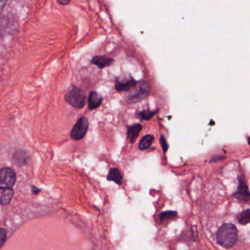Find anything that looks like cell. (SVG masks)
<instances>
[{"label":"cell","instance_id":"obj_13","mask_svg":"<svg viewBox=\"0 0 250 250\" xmlns=\"http://www.w3.org/2000/svg\"><path fill=\"white\" fill-rule=\"evenodd\" d=\"M28 154L24 150H19L14 153V161L17 165H23L27 162Z\"/></svg>","mask_w":250,"mask_h":250},{"label":"cell","instance_id":"obj_3","mask_svg":"<svg viewBox=\"0 0 250 250\" xmlns=\"http://www.w3.org/2000/svg\"><path fill=\"white\" fill-rule=\"evenodd\" d=\"M65 100L68 104L75 109H82L86 103V95L84 90L76 86H71V88L65 94Z\"/></svg>","mask_w":250,"mask_h":250},{"label":"cell","instance_id":"obj_6","mask_svg":"<svg viewBox=\"0 0 250 250\" xmlns=\"http://www.w3.org/2000/svg\"><path fill=\"white\" fill-rule=\"evenodd\" d=\"M137 84V82L131 75L125 78L121 79L117 77L115 80V89L118 92H128Z\"/></svg>","mask_w":250,"mask_h":250},{"label":"cell","instance_id":"obj_15","mask_svg":"<svg viewBox=\"0 0 250 250\" xmlns=\"http://www.w3.org/2000/svg\"><path fill=\"white\" fill-rule=\"evenodd\" d=\"M238 221L241 225H247L250 223V210L249 209L244 210L240 213Z\"/></svg>","mask_w":250,"mask_h":250},{"label":"cell","instance_id":"obj_21","mask_svg":"<svg viewBox=\"0 0 250 250\" xmlns=\"http://www.w3.org/2000/svg\"><path fill=\"white\" fill-rule=\"evenodd\" d=\"M0 3H1V10H3V8H4V4H6V2H5V1H3V0H2V1H1V2H0Z\"/></svg>","mask_w":250,"mask_h":250},{"label":"cell","instance_id":"obj_18","mask_svg":"<svg viewBox=\"0 0 250 250\" xmlns=\"http://www.w3.org/2000/svg\"><path fill=\"white\" fill-rule=\"evenodd\" d=\"M0 237H1V245H3L5 244V241L7 238V232L5 229L2 228L1 229V232H0Z\"/></svg>","mask_w":250,"mask_h":250},{"label":"cell","instance_id":"obj_10","mask_svg":"<svg viewBox=\"0 0 250 250\" xmlns=\"http://www.w3.org/2000/svg\"><path fill=\"white\" fill-rule=\"evenodd\" d=\"M143 126L140 124H134V125L128 126L127 130V135H128V140L131 143H134L138 137L140 131H142Z\"/></svg>","mask_w":250,"mask_h":250},{"label":"cell","instance_id":"obj_20","mask_svg":"<svg viewBox=\"0 0 250 250\" xmlns=\"http://www.w3.org/2000/svg\"><path fill=\"white\" fill-rule=\"evenodd\" d=\"M58 2L60 5H66L70 3V1H61V0H60V1H58Z\"/></svg>","mask_w":250,"mask_h":250},{"label":"cell","instance_id":"obj_9","mask_svg":"<svg viewBox=\"0 0 250 250\" xmlns=\"http://www.w3.org/2000/svg\"><path fill=\"white\" fill-rule=\"evenodd\" d=\"M236 198L239 199L244 202H250V193L249 192L248 188L246 186L244 181H241L239 187H238V191L235 194Z\"/></svg>","mask_w":250,"mask_h":250},{"label":"cell","instance_id":"obj_12","mask_svg":"<svg viewBox=\"0 0 250 250\" xmlns=\"http://www.w3.org/2000/svg\"><path fill=\"white\" fill-rule=\"evenodd\" d=\"M107 180L109 181H114L118 185L122 184L123 175L120 172L119 169L117 168H112L109 170L107 175Z\"/></svg>","mask_w":250,"mask_h":250},{"label":"cell","instance_id":"obj_1","mask_svg":"<svg viewBox=\"0 0 250 250\" xmlns=\"http://www.w3.org/2000/svg\"><path fill=\"white\" fill-rule=\"evenodd\" d=\"M216 237L219 245L225 248H230L238 240V231L233 225L225 224L219 228Z\"/></svg>","mask_w":250,"mask_h":250},{"label":"cell","instance_id":"obj_17","mask_svg":"<svg viewBox=\"0 0 250 250\" xmlns=\"http://www.w3.org/2000/svg\"><path fill=\"white\" fill-rule=\"evenodd\" d=\"M176 216V213L173 211H166L162 213V214L160 215V219L161 221L164 220H169V219H172V218L175 217Z\"/></svg>","mask_w":250,"mask_h":250},{"label":"cell","instance_id":"obj_11","mask_svg":"<svg viewBox=\"0 0 250 250\" xmlns=\"http://www.w3.org/2000/svg\"><path fill=\"white\" fill-rule=\"evenodd\" d=\"M14 191L12 188H0V203L2 206L8 205L12 200Z\"/></svg>","mask_w":250,"mask_h":250},{"label":"cell","instance_id":"obj_4","mask_svg":"<svg viewBox=\"0 0 250 250\" xmlns=\"http://www.w3.org/2000/svg\"><path fill=\"white\" fill-rule=\"evenodd\" d=\"M89 128V121L86 117H81L73 127L70 136L74 140H83L87 134Z\"/></svg>","mask_w":250,"mask_h":250},{"label":"cell","instance_id":"obj_8","mask_svg":"<svg viewBox=\"0 0 250 250\" xmlns=\"http://www.w3.org/2000/svg\"><path fill=\"white\" fill-rule=\"evenodd\" d=\"M91 62L92 63L102 69V68H106V67L110 66L114 62V59L107 56H104V55H103V56H95L92 59Z\"/></svg>","mask_w":250,"mask_h":250},{"label":"cell","instance_id":"obj_2","mask_svg":"<svg viewBox=\"0 0 250 250\" xmlns=\"http://www.w3.org/2000/svg\"><path fill=\"white\" fill-rule=\"evenodd\" d=\"M150 93V86L146 82H137V84L126 92L125 102L129 104L138 103L147 97Z\"/></svg>","mask_w":250,"mask_h":250},{"label":"cell","instance_id":"obj_16","mask_svg":"<svg viewBox=\"0 0 250 250\" xmlns=\"http://www.w3.org/2000/svg\"><path fill=\"white\" fill-rule=\"evenodd\" d=\"M156 112H151L149 110H144L143 112H140V117L143 120H146L148 121L150 118H153V115L156 114Z\"/></svg>","mask_w":250,"mask_h":250},{"label":"cell","instance_id":"obj_5","mask_svg":"<svg viewBox=\"0 0 250 250\" xmlns=\"http://www.w3.org/2000/svg\"><path fill=\"white\" fill-rule=\"evenodd\" d=\"M17 181V175L14 169L3 167L0 170V188H12Z\"/></svg>","mask_w":250,"mask_h":250},{"label":"cell","instance_id":"obj_19","mask_svg":"<svg viewBox=\"0 0 250 250\" xmlns=\"http://www.w3.org/2000/svg\"><path fill=\"white\" fill-rule=\"evenodd\" d=\"M160 143L161 145H162V147H163L164 152H166L167 150L168 149V145L167 143L166 140H165V138L163 137V136L161 137Z\"/></svg>","mask_w":250,"mask_h":250},{"label":"cell","instance_id":"obj_7","mask_svg":"<svg viewBox=\"0 0 250 250\" xmlns=\"http://www.w3.org/2000/svg\"><path fill=\"white\" fill-rule=\"evenodd\" d=\"M103 98L96 91H91L88 96V107L90 110H94L102 105Z\"/></svg>","mask_w":250,"mask_h":250},{"label":"cell","instance_id":"obj_14","mask_svg":"<svg viewBox=\"0 0 250 250\" xmlns=\"http://www.w3.org/2000/svg\"><path fill=\"white\" fill-rule=\"evenodd\" d=\"M153 140H154V137L151 134L144 136L139 143V149L144 150L149 148L153 143Z\"/></svg>","mask_w":250,"mask_h":250}]
</instances>
